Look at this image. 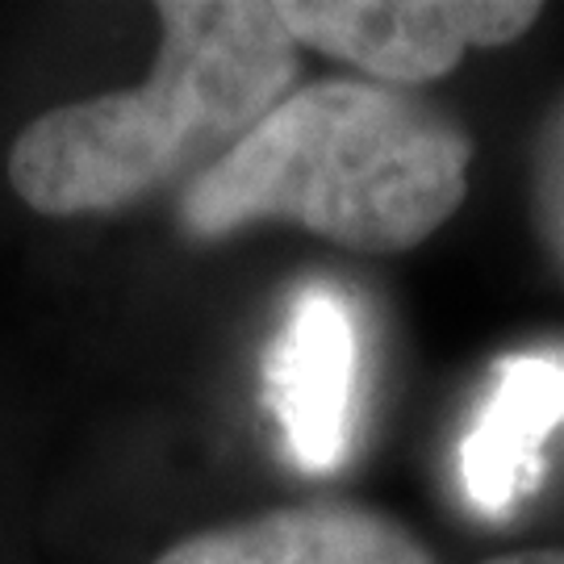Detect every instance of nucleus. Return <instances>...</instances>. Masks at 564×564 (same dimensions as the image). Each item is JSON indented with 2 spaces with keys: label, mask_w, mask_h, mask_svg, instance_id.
I'll return each mask as SVG.
<instances>
[{
  "label": "nucleus",
  "mask_w": 564,
  "mask_h": 564,
  "mask_svg": "<svg viewBox=\"0 0 564 564\" xmlns=\"http://www.w3.org/2000/svg\"><path fill=\"white\" fill-rule=\"evenodd\" d=\"M160 51L134 88L46 109L9 147L42 218L118 214L223 163L297 88L302 46L276 0H160Z\"/></svg>",
  "instance_id": "obj_1"
},
{
  "label": "nucleus",
  "mask_w": 564,
  "mask_h": 564,
  "mask_svg": "<svg viewBox=\"0 0 564 564\" xmlns=\"http://www.w3.org/2000/svg\"><path fill=\"white\" fill-rule=\"evenodd\" d=\"M473 134L410 88L364 76L297 84L247 139L181 188L176 223L214 242L256 223L302 226L360 256H402L468 197Z\"/></svg>",
  "instance_id": "obj_2"
},
{
  "label": "nucleus",
  "mask_w": 564,
  "mask_h": 564,
  "mask_svg": "<svg viewBox=\"0 0 564 564\" xmlns=\"http://www.w3.org/2000/svg\"><path fill=\"white\" fill-rule=\"evenodd\" d=\"M302 51L351 63L364 80L410 88L452 76L468 51L510 46L535 30V0H276Z\"/></svg>",
  "instance_id": "obj_3"
},
{
  "label": "nucleus",
  "mask_w": 564,
  "mask_h": 564,
  "mask_svg": "<svg viewBox=\"0 0 564 564\" xmlns=\"http://www.w3.org/2000/svg\"><path fill=\"white\" fill-rule=\"evenodd\" d=\"M356 368L360 330L347 297L326 281L302 284L263 364V398L305 473H330L347 456Z\"/></svg>",
  "instance_id": "obj_4"
},
{
  "label": "nucleus",
  "mask_w": 564,
  "mask_h": 564,
  "mask_svg": "<svg viewBox=\"0 0 564 564\" xmlns=\"http://www.w3.org/2000/svg\"><path fill=\"white\" fill-rule=\"evenodd\" d=\"M151 564H440L431 547L381 510L310 502L205 527Z\"/></svg>",
  "instance_id": "obj_5"
},
{
  "label": "nucleus",
  "mask_w": 564,
  "mask_h": 564,
  "mask_svg": "<svg viewBox=\"0 0 564 564\" xmlns=\"http://www.w3.org/2000/svg\"><path fill=\"white\" fill-rule=\"evenodd\" d=\"M564 423V360L506 356L473 431L460 444L464 494L481 514H506L544 473L547 435Z\"/></svg>",
  "instance_id": "obj_6"
},
{
  "label": "nucleus",
  "mask_w": 564,
  "mask_h": 564,
  "mask_svg": "<svg viewBox=\"0 0 564 564\" xmlns=\"http://www.w3.org/2000/svg\"><path fill=\"white\" fill-rule=\"evenodd\" d=\"M481 564H564V547H523V552H502Z\"/></svg>",
  "instance_id": "obj_7"
}]
</instances>
